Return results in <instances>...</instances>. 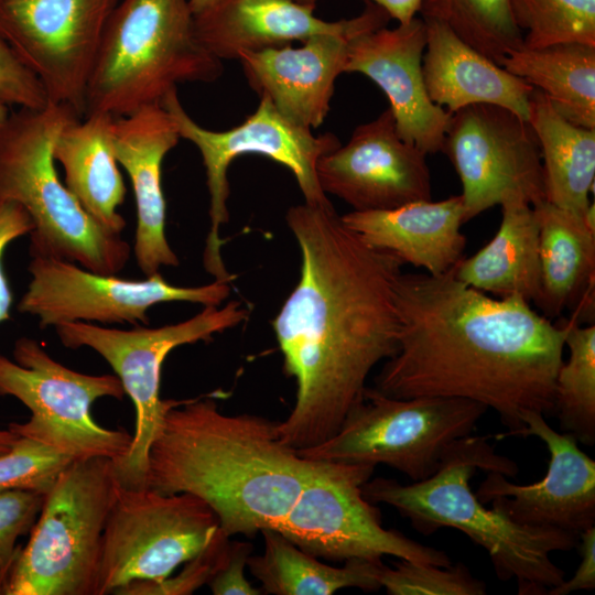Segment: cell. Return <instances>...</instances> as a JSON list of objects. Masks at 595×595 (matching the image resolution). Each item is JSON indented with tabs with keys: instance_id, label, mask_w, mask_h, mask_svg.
Masks as SVG:
<instances>
[{
	"instance_id": "30bf717a",
	"label": "cell",
	"mask_w": 595,
	"mask_h": 595,
	"mask_svg": "<svg viewBox=\"0 0 595 595\" xmlns=\"http://www.w3.org/2000/svg\"><path fill=\"white\" fill-rule=\"evenodd\" d=\"M116 375H87L55 360L35 339L19 338L13 360L0 355V396H11L31 412L26 422L9 424L19 436L43 442L75 459L123 457L132 443L125 429H107L91 414L100 398L122 400Z\"/></svg>"
},
{
	"instance_id": "83f0119b",
	"label": "cell",
	"mask_w": 595,
	"mask_h": 595,
	"mask_svg": "<svg viewBox=\"0 0 595 595\" xmlns=\"http://www.w3.org/2000/svg\"><path fill=\"white\" fill-rule=\"evenodd\" d=\"M528 121L540 145L545 201L583 217L592 203L595 129L566 120L536 88L530 96Z\"/></svg>"
},
{
	"instance_id": "f6af8a7d",
	"label": "cell",
	"mask_w": 595,
	"mask_h": 595,
	"mask_svg": "<svg viewBox=\"0 0 595 595\" xmlns=\"http://www.w3.org/2000/svg\"><path fill=\"white\" fill-rule=\"evenodd\" d=\"M9 115V106L0 100V129L6 123Z\"/></svg>"
},
{
	"instance_id": "2e32d148",
	"label": "cell",
	"mask_w": 595,
	"mask_h": 595,
	"mask_svg": "<svg viewBox=\"0 0 595 595\" xmlns=\"http://www.w3.org/2000/svg\"><path fill=\"white\" fill-rule=\"evenodd\" d=\"M442 152L462 182L464 223L508 198L547 202L538 138L507 108L476 104L452 113Z\"/></svg>"
},
{
	"instance_id": "7402d4cb",
	"label": "cell",
	"mask_w": 595,
	"mask_h": 595,
	"mask_svg": "<svg viewBox=\"0 0 595 595\" xmlns=\"http://www.w3.org/2000/svg\"><path fill=\"white\" fill-rule=\"evenodd\" d=\"M391 18L367 1L364 11L348 20L324 21L314 9L292 0H218L194 14V32L216 58L237 60L240 52L303 42L323 33L368 32L387 25Z\"/></svg>"
},
{
	"instance_id": "7a4b0ae2",
	"label": "cell",
	"mask_w": 595,
	"mask_h": 595,
	"mask_svg": "<svg viewBox=\"0 0 595 595\" xmlns=\"http://www.w3.org/2000/svg\"><path fill=\"white\" fill-rule=\"evenodd\" d=\"M453 269L397 277L398 350L372 388L397 399L472 400L495 410L507 428L496 440L520 436L523 413H554L564 320L553 323L520 295L489 298Z\"/></svg>"
},
{
	"instance_id": "484cf974",
	"label": "cell",
	"mask_w": 595,
	"mask_h": 595,
	"mask_svg": "<svg viewBox=\"0 0 595 595\" xmlns=\"http://www.w3.org/2000/svg\"><path fill=\"white\" fill-rule=\"evenodd\" d=\"M110 113L93 112L71 119L57 134L53 158L65 185L85 210L109 231L121 235L126 220L118 212L126 185L112 149Z\"/></svg>"
},
{
	"instance_id": "d4e9b609",
	"label": "cell",
	"mask_w": 595,
	"mask_h": 595,
	"mask_svg": "<svg viewBox=\"0 0 595 595\" xmlns=\"http://www.w3.org/2000/svg\"><path fill=\"white\" fill-rule=\"evenodd\" d=\"M539 220L541 289L548 318L564 311L580 324L594 318L595 229L582 216L548 202L533 207Z\"/></svg>"
},
{
	"instance_id": "836d02e7",
	"label": "cell",
	"mask_w": 595,
	"mask_h": 595,
	"mask_svg": "<svg viewBox=\"0 0 595 595\" xmlns=\"http://www.w3.org/2000/svg\"><path fill=\"white\" fill-rule=\"evenodd\" d=\"M382 565L379 582L389 595H485L486 583L464 563L439 566L399 559Z\"/></svg>"
},
{
	"instance_id": "5b68a950",
	"label": "cell",
	"mask_w": 595,
	"mask_h": 595,
	"mask_svg": "<svg viewBox=\"0 0 595 595\" xmlns=\"http://www.w3.org/2000/svg\"><path fill=\"white\" fill-rule=\"evenodd\" d=\"M73 118L80 117L50 101L9 115L0 129V202L17 203L29 214L31 256L116 275L130 258V245L85 210L55 169V139Z\"/></svg>"
},
{
	"instance_id": "9a60e30c",
	"label": "cell",
	"mask_w": 595,
	"mask_h": 595,
	"mask_svg": "<svg viewBox=\"0 0 595 595\" xmlns=\"http://www.w3.org/2000/svg\"><path fill=\"white\" fill-rule=\"evenodd\" d=\"M120 0H0V35L50 102L80 118L107 21Z\"/></svg>"
},
{
	"instance_id": "52a82bcc",
	"label": "cell",
	"mask_w": 595,
	"mask_h": 595,
	"mask_svg": "<svg viewBox=\"0 0 595 595\" xmlns=\"http://www.w3.org/2000/svg\"><path fill=\"white\" fill-rule=\"evenodd\" d=\"M119 482L113 461H74L45 495L4 595H95L102 533Z\"/></svg>"
},
{
	"instance_id": "ee69618b",
	"label": "cell",
	"mask_w": 595,
	"mask_h": 595,
	"mask_svg": "<svg viewBox=\"0 0 595 595\" xmlns=\"http://www.w3.org/2000/svg\"><path fill=\"white\" fill-rule=\"evenodd\" d=\"M218 0H188L191 11L194 14L202 12Z\"/></svg>"
},
{
	"instance_id": "d590c367",
	"label": "cell",
	"mask_w": 595,
	"mask_h": 595,
	"mask_svg": "<svg viewBox=\"0 0 595 595\" xmlns=\"http://www.w3.org/2000/svg\"><path fill=\"white\" fill-rule=\"evenodd\" d=\"M229 537L220 528L208 545L196 556L186 561L182 570L159 581H138L119 588L117 595H188L210 582L225 563Z\"/></svg>"
},
{
	"instance_id": "60d3db41",
	"label": "cell",
	"mask_w": 595,
	"mask_h": 595,
	"mask_svg": "<svg viewBox=\"0 0 595 595\" xmlns=\"http://www.w3.org/2000/svg\"><path fill=\"white\" fill-rule=\"evenodd\" d=\"M577 547L581 562L574 575L550 588L547 595H567L576 591H593L595 588V527L580 534Z\"/></svg>"
},
{
	"instance_id": "f35d334b",
	"label": "cell",
	"mask_w": 595,
	"mask_h": 595,
	"mask_svg": "<svg viewBox=\"0 0 595 595\" xmlns=\"http://www.w3.org/2000/svg\"><path fill=\"white\" fill-rule=\"evenodd\" d=\"M33 228L26 210L13 202H0V324L10 318L12 292L3 268V256L11 242Z\"/></svg>"
},
{
	"instance_id": "8d00e7d4",
	"label": "cell",
	"mask_w": 595,
	"mask_h": 595,
	"mask_svg": "<svg viewBox=\"0 0 595 595\" xmlns=\"http://www.w3.org/2000/svg\"><path fill=\"white\" fill-rule=\"evenodd\" d=\"M45 495L18 490H0V571L7 576L19 553L17 540L33 528Z\"/></svg>"
},
{
	"instance_id": "7dc6e473",
	"label": "cell",
	"mask_w": 595,
	"mask_h": 595,
	"mask_svg": "<svg viewBox=\"0 0 595 595\" xmlns=\"http://www.w3.org/2000/svg\"><path fill=\"white\" fill-rule=\"evenodd\" d=\"M4 583H6V576H4V574L0 571V594H3Z\"/></svg>"
},
{
	"instance_id": "bcb514c9",
	"label": "cell",
	"mask_w": 595,
	"mask_h": 595,
	"mask_svg": "<svg viewBox=\"0 0 595 595\" xmlns=\"http://www.w3.org/2000/svg\"><path fill=\"white\" fill-rule=\"evenodd\" d=\"M301 6H304V7H307V8H311V9H314L315 10V7H316V3H317V0H292Z\"/></svg>"
},
{
	"instance_id": "4316f807",
	"label": "cell",
	"mask_w": 595,
	"mask_h": 595,
	"mask_svg": "<svg viewBox=\"0 0 595 595\" xmlns=\"http://www.w3.org/2000/svg\"><path fill=\"white\" fill-rule=\"evenodd\" d=\"M501 223L493 239L453 269L457 280L498 298L520 295L538 302L541 289L539 220L521 198L501 204Z\"/></svg>"
},
{
	"instance_id": "8992f818",
	"label": "cell",
	"mask_w": 595,
	"mask_h": 595,
	"mask_svg": "<svg viewBox=\"0 0 595 595\" xmlns=\"http://www.w3.org/2000/svg\"><path fill=\"white\" fill-rule=\"evenodd\" d=\"M188 0H120L86 90L85 115L127 116L182 83H212L221 61L197 40Z\"/></svg>"
},
{
	"instance_id": "d6a6232c",
	"label": "cell",
	"mask_w": 595,
	"mask_h": 595,
	"mask_svg": "<svg viewBox=\"0 0 595 595\" xmlns=\"http://www.w3.org/2000/svg\"><path fill=\"white\" fill-rule=\"evenodd\" d=\"M528 48L559 43L595 45V0H510Z\"/></svg>"
},
{
	"instance_id": "ffe728a7",
	"label": "cell",
	"mask_w": 595,
	"mask_h": 595,
	"mask_svg": "<svg viewBox=\"0 0 595 595\" xmlns=\"http://www.w3.org/2000/svg\"><path fill=\"white\" fill-rule=\"evenodd\" d=\"M181 139L176 123L161 102L116 117L111 140L117 162L131 182L137 226L133 253L145 277L180 260L165 234L166 204L162 190V163Z\"/></svg>"
},
{
	"instance_id": "4fadbf2b",
	"label": "cell",
	"mask_w": 595,
	"mask_h": 595,
	"mask_svg": "<svg viewBox=\"0 0 595 595\" xmlns=\"http://www.w3.org/2000/svg\"><path fill=\"white\" fill-rule=\"evenodd\" d=\"M315 461L309 480L277 531L318 559L382 560L390 555L439 566L452 564L442 550L382 526L380 509L361 487L375 467Z\"/></svg>"
},
{
	"instance_id": "b9f144b4",
	"label": "cell",
	"mask_w": 595,
	"mask_h": 595,
	"mask_svg": "<svg viewBox=\"0 0 595 595\" xmlns=\"http://www.w3.org/2000/svg\"><path fill=\"white\" fill-rule=\"evenodd\" d=\"M381 7L399 24L409 23L420 11L422 0H366Z\"/></svg>"
},
{
	"instance_id": "7bdbcfd3",
	"label": "cell",
	"mask_w": 595,
	"mask_h": 595,
	"mask_svg": "<svg viewBox=\"0 0 595 595\" xmlns=\"http://www.w3.org/2000/svg\"><path fill=\"white\" fill-rule=\"evenodd\" d=\"M17 437L18 435L9 429L0 430V454L10 450Z\"/></svg>"
},
{
	"instance_id": "9c48e42d",
	"label": "cell",
	"mask_w": 595,
	"mask_h": 595,
	"mask_svg": "<svg viewBox=\"0 0 595 595\" xmlns=\"http://www.w3.org/2000/svg\"><path fill=\"white\" fill-rule=\"evenodd\" d=\"M248 311L238 301L210 305L195 316L160 327L137 325L119 329L73 322L55 326L61 343L68 348L88 347L99 354L120 379L133 403L134 432L128 453L113 461L116 478L128 488L148 487L149 448L171 400L160 398L163 363L176 347L210 342L214 335L240 324Z\"/></svg>"
},
{
	"instance_id": "6da1fadb",
	"label": "cell",
	"mask_w": 595,
	"mask_h": 595,
	"mask_svg": "<svg viewBox=\"0 0 595 595\" xmlns=\"http://www.w3.org/2000/svg\"><path fill=\"white\" fill-rule=\"evenodd\" d=\"M285 219L301 273L272 327L296 393L278 428L300 451L338 431L364 399L370 371L397 353L393 288L402 263L365 244L333 205L292 206Z\"/></svg>"
},
{
	"instance_id": "f546056e",
	"label": "cell",
	"mask_w": 595,
	"mask_h": 595,
	"mask_svg": "<svg viewBox=\"0 0 595 595\" xmlns=\"http://www.w3.org/2000/svg\"><path fill=\"white\" fill-rule=\"evenodd\" d=\"M499 65L542 91L566 120L595 129V45L572 42L521 46L509 52Z\"/></svg>"
},
{
	"instance_id": "44dd1931",
	"label": "cell",
	"mask_w": 595,
	"mask_h": 595,
	"mask_svg": "<svg viewBox=\"0 0 595 595\" xmlns=\"http://www.w3.org/2000/svg\"><path fill=\"white\" fill-rule=\"evenodd\" d=\"M363 33L316 34L298 47L246 51L237 60L259 98H267L290 122L312 130L329 111L335 80L345 73L349 41Z\"/></svg>"
},
{
	"instance_id": "ab89813d",
	"label": "cell",
	"mask_w": 595,
	"mask_h": 595,
	"mask_svg": "<svg viewBox=\"0 0 595 595\" xmlns=\"http://www.w3.org/2000/svg\"><path fill=\"white\" fill-rule=\"evenodd\" d=\"M252 545L248 542H231L228 556L208 583L214 595H260V587H256L245 575Z\"/></svg>"
},
{
	"instance_id": "ba28073f",
	"label": "cell",
	"mask_w": 595,
	"mask_h": 595,
	"mask_svg": "<svg viewBox=\"0 0 595 595\" xmlns=\"http://www.w3.org/2000/svg\"><path fill=\"white\" fill-rule=\"evenodd\" d=\"M487 410L462 398L397 399L366 387L333 436L298 452L316 461L385 464L420 482L436 472L455 441L473 433Z\"/></svg>"
},
{
	"instance_id": "e575fe53",
	"label": "cell",
	"mask_w": 595,
	"mask_h": 595,
	"mask_svg": "<svg viewBox=\"0 0 595 595\" xmlns=\"http://www.w3.org/2000/svg\"><path fill=\"white\" fill-rule=\"evenodd\" d=\"M74 461L43 442L18 435L10 450L0 454V490L46 495Z\"/></svg>"
},
{
	"instance_id": "74e56055",
	"label": "cell",
	"mask_w": 595,
	"mask_h": 595,
	"mask_svg": "<svg viewBox=\"0 0 595 595\" xmlns=\"http://www.w3.org/2000/svg\"><path fill=\"white\" fill-rule=\"evenodd\" d=\"M0 100L8 106L42 108L48 99L39 79L0 35Z\"/></svg>"
},
{
	"instance_id": "603a6c76",
	"label": "cell",
	"mask_w": 595,
	"mask_h": 595,
	"mask_svg": "<svg viewBox=\"0 0 595 595\" xmlns=\"http://www.w3.org/2000/svg\"><path fill=\"white\" fill-rule=\"evenodd\" d=\"M365 244L396 257L402 264L441 275L463 258L466 237L461 232L464 205L461 195L443 201H419L387 210L340 216Z\"/></svg>"
},
{
	"instance_id": "5bb4252c",
	"label": "cell",
	"mask_w": 595,
	"mask_h": 595,
	"mask_svg": "<svg viewBox=\"0 0 595 595\" xmlns=\"http://www.w3.org/2000/svg\"><path fill=\"white\" fill-rule=\"evenodd\" d=\"M31 257L30 282L17 307L36 317L42 328L73 322L149 325L148 311L159 303L220 305L230 294V282L220 280L201 286H176L159 272L143 280H129L65 260Z\"/></svg>"
},
{
	"instance_id": "4dcf8cb0",
	"label": "cell",
	"mask_w": 595,
	"mask_h": 595,
	"mask_svg": "<svg viewBox=\"0 0 595 595\" xmlns=\"http://www.w3.org/2000/svg\"><path fill=\"white\" fill-rule=\"evenodd\" d=\"M570 356L561 364L554 389L560 430L586 446L595 444V325L563 318Z\"/></svg>"
},
{
	"instance_id": "e0dca14e",
	"label": "cell",
	"mask_w": 595,
	"mask_h": 595,
	"mask_svg": "<svg viewBox=\"0 0 595 595\" xmlns=\"http://www.w3.org/2000/svg\"><path fill=\"white\" fill-rule=\"evenodd\" d=\"M316 175L325 194L356 212L392 209L432 196L426 154L399 137L390 108L324 154Z\"/></svg>"
},
{
	"instance_id": "ac0fdd59",
	"label": "cell",
	"mask_w": 595,
	"mask_h": 595,
	"mask_svg": "<svg viewBox=\"0 0 595 595\" xmlns=\"http://www.w3.org/2000/svg\"><path fill=\"white\" fill-rule=\"evenodd\" d=\"M521 437L536 436L547 446L550 459L544 477L516 485L497 472H488L475 495L516 523L551 528L574 536L595 527V461L570 433L553 430L541 413L522 414Z\"/></svg>"
},
{
	"instance_id": "277c9868",
	"label": "cell",
	"mask_w": 595,
	"mask_h": 595,
	"mask_svg": "<svg viewBox=\"0 0 595 595\" xmlns=\"http://www.w3.org/2000/svg\"><path fill=\"white\" fill-rule=\"evenodd\" d=\"M490 437L470 434L458 439L426 479L402 484L393 478H370L361 487L363 495L372 504L394 508L421 534L442 528L462 531L487 552L500 581L516 580L519 595H547L565 575L551 554L576 548L578 537L516 523L477 499L469 485L476 469L506 477L519 472L515 461L495 452Z\"/></svg>"
},
{
	"instance_id": "f1b7e54d",
	"label": "cell",
	"mask_w": 595,
	"mask_h": 595,
	"mask_svg": "<svg viewBox=\"0 0 595 595\" xmlns=\"http://www.w3.org/2000/svg\"><path fill=\"white\" fill-rule=\"evenodd\" d=\"M264 550L250 555L247 566L266 594L331 595L343 588H381L382 560L349 559L343 566L325 564L277 530H263Z\"/></svg>"
},
{
	"instance_id": "cb8c5ba5",
	"label": "cell",
	"mask_w": 595,
	"mask_h": 595,
	"mask_svg": "<svg viewBox=\"0 0 595 595\" xmlns=\"http://www.w3.org/2000/svg\"><path fill=\"white\" fill-rule=\"evenodd\" d=\"M423 20L426 44L422 72L435 105L454 113L466 106L489 104L528 120L534 87L474 50L444 23Z\"/></svg>"
},
{
	"instance_id": "1f68e13d",
	"label": "cell",
	"mask_w": 595,
	"mask_h": 595,
	"mask_svg": "<svg viewBox=\"0 0 595 595\" xmlns=\"http://www.w3.org/2000/svg\"><path fill=\"white\" fill-rule=\"evenodd\" d=\"M419 12L422 19L444 23L498 65L523 45V32L516 24L510 0H422Z\"/></svg>"
},
{
	"instance_id": "8fae6325",
	"label": "cell",
	"mask_w": 595,
	"mask_h": 595,
	"mask_svg": "<svg viewBox=\"0 0 595 595\" xmlns=\"http://www.w3.org/2000/svg\"><path fill=\"white\" fill-rule=\"evenodd\" d=\"M161 104L174 119L180 137L192 142L202 155L210 220L203 261L215 280L234 279L221 258L226 240L220 238V227L229 219L227 173L236 158L253 153L272 159L292 172L306 204L332 205L320 186L316 164L340 144L335 134L314 136L312 130L286 120L264 97H260L258 108L242 123L226 131H212L196 123L182 106L176 89L169 91Z\"/></svg>"
},
{
	"instance_id": "d6986e66",
	"label": "cell",
	"mask_w": 595,
	"mask_h": 595,
	"mask_svg": "<svg viewBox=\"0 0 595 595\" xmlns=\"http://www.w3.org/2000/svg\"><path fill=\"white\" fill-rule=\"evenodd\" d=\"M422 18L359 34L348 43L345 73H360L387 96L399 137L425 154L442 152L452 113L429 97L422 72Z\"/></svg>"
},
{
	"instance_id": "3957f363",
	"label": "cell",
	"mask_w": 595,
	"mask_h": 595,
	"mask_svg": "<svg viewBox=\"0 0 595 595\" xmlns=\"http://www.w3.org/2000/svg\"><path fill=\"white\" fill-rule=\"evenodd\" d=\"M278 424L223 413L212 397L171 400L149 448L148 487L198 497L229 538L278 530L315 465Z\"/></svg>"
},
{
	"instance_id": "7c38bea8",
	"label": "cell",
	"mask_w": 595,
	"mask_h": 595,
	"mask_svg": "<svg viewBox=\"0 0 595 595\" xmlns=\"http://www.w3.org/2000/svg\"><path fill=\"white\" fill-rule=\"evenodd\" d=\"M219 529L198 497L118 484L101 540L95 595L167 577L201 553Z\"/></svg>"
}]
</instances>
